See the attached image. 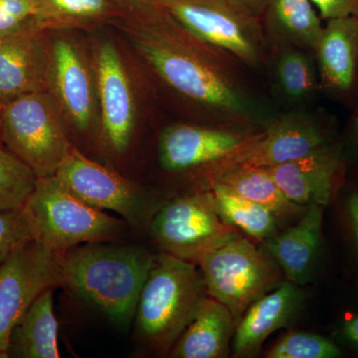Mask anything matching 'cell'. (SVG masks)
<instances>
[{"instance_id":"1","label":"cell","mask_w":358,"mask_h":358,"mask_svg":"<svg viewBox=\"0 0 358 358\" xmlns=\"http://www.w3.org/2000/svg\"><path fill=\"white\" fill-rule=\"evenodd\" d=\"M115 24L178 95L223 121L248 119L251 107L231 69L229 54L197 38L150 0L124 13Z\"/></svg>"},{"instance_id":"2","label":"cell","mask_w":358,"mask_h":358,"mask_svg":"<svg viewBox=\"0 0 358 358\" xmlns=\"http://www.w3.org/2000/svg\"><path fill=\"white\" fill-rule=\"evenodd\" d=\"M103 243L79 245L61 254L62 285L124 326L136 315L155 257L141 247Z\"/></svg>"},{"instance_id":"3","label":"cell","mask_w":358,"mask_h":358,"mask_svg":"<svg viewBox=\"0 0 358 358\" xmlns=\"http://www.w3.org/2000/svg\"><path fill=\"white\" fill-rule=\"evenodd\" d=\"M206 294L196 264L164 252L155 256L134 315L138 338L155 352H171Z\"/></svg>"},{"instance_id":"4","label":"cell","mask_w":358,"mask_h":358,"mask_svg":"<svg viewBox=\"0 0 358 358\" xmlns=\"http://www.w3.org/2000/svg\"><path fill=\"white\" fill-rule=\"evenodd\" d=\"M24 208L35 239L59 255L80 244L115 241L129 226L77 199L55 176L37 179Z\"/></svg>"},{"instance_id":"5","label":"cell","mask_w":358,"mask_h":358,"mask_svg":"<svg viewBox=\"0 0 358 358\" xmlns=\"http://www.w3.org/2000/svg\"><path fill=\"white\" fill-rule=\"evenodd\" d=\"M63 120L50 92L20 96L1 107L2 145L38 178L54 176L73 147Z\"/></svg>"},{"instance_id":"6","label":"cell","mask_w":358,"mask_h":358,"mask_svg":"<svg viewBox=\"0 0 358 358\" xmlns=\"http://www.w3.org/2000/svg\"><path fill=\"white\" fill-rule=\"evenodd\" d=\"M199 267L207 294L223 303L235 322L254 301L282 282L274 259L238 234L205 256Z\"/></svg>"},{"instance_id":"7","label":"cell","mask_w":358,"mask_h":358,"mask_svg":"<svg viewBox=\"0 0 358 358\" xmlns=\"http://www.w3.org/2000/svg\"><path fill=\"white\" fill-rule=\"evenodd\" d=\"M197 38L245 64L265 57L261 17L232 0H150Z\"/></svg>"},{"instance_id":"8","label":"cell","mask_w":358,"mask_h":358,"mask_svg":"<svg viewBox=\"0 0 358 358\" xmlns=\"http://www.w3.org/2000/svg\"><path fill=\"white\" fill-rule=\"evenodd\" d=\"M152 237L164 253L196 264L237 235L219 216L207 193L179 197L157 212Z\"/></svg>"},{"instance_id":"9","label":"cell","mask_w":358,"mask_h":358,"mask_svg":"<svg viewBox=\"0 0 358 358\" xmlns=\"http://www.w3.org/2000/svg\"><path fill=\"white\" fill-rule=\"evenodd\" d=\"M61 285L60 255L38 240L21 245L0 263V358H7L11 331L33 301Z\"/></svg>"},{"instance_id":"10","label":"cell","mask_w":358,"mask_h":358,"mask_svg":"<svg viewBox=\"0 0 358 358\" xmlns=\"http://www.w3.org/2000/svg\"><path fill=\"white\" fill-rule=\"evenodd\" d=\"M54 176L77 199L100 210L120 214L129 225L145 221L150 201L141 187L72 147Z\"/></svg>"},{"instance_id":"11","label":"cell","mask_w":358,"mask_h":358,"mask_svg":"<svg viewBox=\"0 0 358 358\" xmlns=\"http://www.w3.org/2000/svg\"><path fill=\"white\" fill-rule=\"evenodd\" d=\"M329 143L327 129L315 117L307 114L287 115L265 131L250 134L241 147L207 169H268L300 159Z\"/></svg>"},{"instance_id":"12","label":"cell","mask_w":358,"mask_h":358,"mask_svg":"<svg viewBox=\"0 0 358 358\" xmlns=\"http://www.w3.org/2000/svg\"><path fill=\"white\" fill-rule=\"evenodd\" d=\"M48 33L33 18L0 35V106L48 91Z\"/></svg>"},{"instance_id":"13","label":"cell","mask_w":358,"mask_h":358,"mask_svg":"<svg viewBox=\"0 0 358 358\" xmlns=\"http://www.w3.org/2000/svg\"><path fill=\"white\" fill-rule=\"evenodd\" d=\"M95 69L103 134L112 150L124 154L133 136L136 105L121 53L110 40L99 44Z\"/></svg>"},{"instance_id":"14","label":"cell","mask_w":358,"mask_h":358,"mask_svg":"<svg viewBox=\"0 0 358 358\" xmlns=\"http://www.w3.org/2000/svg\"><path fill=\"white\" fill-rule=\"evenodd\" d=\"M91 72L79 46L66 37L49 39V90L66 119L80 131L94 117Z\"/></svg>"},{"instance_id":"15","label":"cell","mask_w":358,"mask_h":358,"mask_svg":"<svg viewBox=\"0 0 358 358\" xmlns=\"http://www.w3.org/2000/svg\"><path fill=\"white\" fill-rule=\"evenodd\" d=\"M249 136L223 128L174 124L160 136V162L169 171L208 166L232 154Z\"/></svg>"},{"instance_id":"16","label":"cell","mask_w":358,"mask_h":358,"mask_svg":"<svg viewBox=\"0 0 358 358\" xmlns=\"http://www.w3.org/2000/svg\"><path fill=\"white\" fill-rule=\"evenodd\" d=\"M266 169L294 203L326 207L343 169V160L338 148L329 143L300 159Z\"/></svg>"},{"instance_id":"17","label":"cell","mask_w":358,"mask_h":358,"mask_svg":"<svg viewBox=\"0 0 358 358\" xmlns=\"http://www.w3.org/2000/svg\"><path fill=\"white\" fill-rule=\"evenodd\" d=\"M313 53L320 84L329 93L345 96L355 92L358 76V20H327Z\"/></svg>"},{"instance_id":"18","label":"cell","mask_w":358,"mask_h":358,"mask_svg":"<svg viewBox=\"0 0 358 358\" xmlns=\"http://www.w3.org/2000/svg\"><path fill=\"white\" fill-rule=\"evenodd\" d=\"M303 294L296 285L282 282L254 301L239 320L233 338L235 357H254L266 339L288 326L298 313Z\"/></svg>"},{"instance_id":"19","label":"cell","mask_w":358,"mask_h":358,"mask_svg":"<svg viewBox=\"0 0 358 358\" xmlns=\"http://www.w3.org/2000/svg\"><path fill=\"white\" fill-rule=\"evenodd\" d=\"M324 206L308 205L299 222L286 232L267 240L268 255L281 268L287 281L306 284L319 253Z\"/></svg>"},{"instance_id":"20","label":"cell","mask_w":358,"mask_h":358,"mask_svg":"<svg viewBox=\"0 0 358 358\" xmlns=\"http://www.w3.org/2000/svg\"><path fill=\"white\" fill-rule=\"evenodd\" d=\"M234 322L232 313L223 303L206 296L169 355L176 358L227 357Z\"/></svg>"},{"instance_id":"21","label":"cell","mask_w":358,"mask_h":358,"mask_svg":"<svg viewBox=\"0 0 358 358\" xmlns=\"http://www.w3.org/2000/svg\"><path fill=\"white\" fill-rule=\"evenodd\" d=\"M54 289L43 292L14 327L7 358H59L58 322L54 313Z\"/></svg>"},{"instance_id":"22","label":"cell","mask_w":358,"mask_h":358,"mask_svg":"<svg viewBox=\"0 0 358 358\" xmlns=\"http://www.w3.org/2000/svg\"><path fill=\"white\" fill-rule=\"evenodd\" d=\"M208 182H215L270 209L278 219L301 216L307 207L292 202L263 167L228 166L208 169Z\"/></svg>"},{"instance_id":"23","label":"cell","mask_w":358,"mask_h":358,"mask_svg":"<svg viewBox=\"0 0 358 358\" xmlns=\"http://www.w3.org/2000/svg\"><path fill=\"white\" fill-rule=\"evenodd\" d=\"M35 21L44 31L89 29L124 15L117 0H36Z\"/></svg>"},{"instance_id":"24","label":"cell","mask_w":358,"mask_h":358,"mask_svg":"<svg viewBox=\"0 0 358 358\" xmlns=\"http://www.w3.org/2000/svg\"><path fill=\"white\" fill-rule=\"evenodd\" d=\"M263 16L278 45L313 51L324 28L312 0H268Z\"/></svg>"},{"instance_id":"25","label":"cell","mask_w":358,"mask_h":358,"mask_svg":"<svg viewBox=\"0 0 358 358\" xmlns=\"http://www.w3.org/2000/svg\"><path fill=\"white\" fill-rule=\"evenodd\" d=\"M207 195L226 223L244 231L257 240L275 236L278 217L270 209L233 192L215 182H208Z\"/></svg>"},{"instance_id":"26","label":"cell","mask_w":358,"mask_h":358,"mask_svg":"<svg viewBox=\"0 0 358 358\" xmlns=\"http://www.w3.org/2000/svg\"><path fill=\"white\" fill-rule=\"evenodd\" d=\"M278 55V82L282 93L294 101H301L315 93L317 76L312 57L299 47L280 45Z\"/></svg>"},{"instance_id":"27","label":"cell","mask_w":358,"mask_h":358,"mask_svg":"<svg viewBox=\"0 0 358 358\" xmlns=\"http://www.w3.org/2000/svg\"><path fill=\"white\" fill-rule=\"evenodd\" d=\"M37 179L38 176L20 157L0 145V211L24 206Z\"/></svg>"},{"instance_id":"28","label":"cell","mask_w":358,"mask_h":358,"mask_svg":"<svg viewBox=\"0 0 358 358\" xmlns=\"http://www.w3.org/2000/svg\"><path fill=\"white\" fill-rule=\"evenodd\" d=\"M341 350L319 334L291 333L280 339L266 355L268 358H336Z\"/></svg>"},{"instance_id":"29","label":"cell","mask_w":358,"mask_h":358,"mask_svg":"<svg viewBox=\"0 0 358 358\" xmlns=\"http://www.w3.org/2000/svg\"><path fill=\"white\" fill-rule=\"evenodd\" d=\"M35 239L34 229L24 206L0 211V263L29 240Z\"/></svg>"},{"instance_id":"30","label":"cell","mask_w":358,"mask_h":358,"mask_svg":"<svg viewBox=\"0 0 358 358\" xmlns=\"http://www.w3.org/2000/svg\"><path fill=\"white\" fill-rule=\"evenodd\" d=\"M37 10L36 0H0V35L33 20Z\"/></svg>"},{"instance_id":"31","label":"cell","mask_w":358,"mask_h":358,"mask_svg":"<svg viewBox=\"0 0 358 358\" xmlns=\"http://www.w3.org/2000/svg\"><path fill=\"white\" fill-rule=\"evenodd\" d=\"M322 20L355 17L358 20V0H312Z\"/></svg>"},{"instance_id":"32","label":"cell","mask_w":358,"mask_h":358,"mask_svg":"<svg viewBox=\"0 0 358 358\" xmlns=\"http://www.w3.org/2000/svg\"><path fill=\"white\" fill-rule=\"evenodd\" d=\"M348 212L358 247V192L352 193L348 197Z\"/></svg>"},{"instance_id":"33","label":"cell","mask_w":358,"mask_h":358,"mask_svg":"<svg viewBox=\"0 0 358 358\" xmlns=\"http://www.w3.org/2000/svg\"><path fill=\"white\" fill-rule=\"evenodd\" d=\"M343 333L348 343L358 348V315L345 322Z\"/></svg>"},{"instance_id":"34","label":"cell","mask_w":358,"mask_h":358,"mask_svg":"<svg viewBox=\"0 0 358 358\" xmlns=\"http://www.w3.org/2000/svg\"><path fill=\"white\" fill-rule=\"evenodd\" d=\"M232 1L236 2L240 6L248 9L252 13L262 18L268 0H232Z\"/></svg>"},{"instance_id":"35","label":"cell","mask_w":358,"mask_h":358,"mask_svg":"<svg viewBox=\"0 0 358 358\" xmlns=\"http://www.w3.org/2000/svg\"><path fill=\"white\" fill-rule=\"evenodd\" d=\"M350 131H352V140L358 147V106L352 115V129Z\"/></svg>"},{"instance_id":"36","label":"cell","mask_w":358,"mask_h":358,"mask_svg":"<svg viewBox=\"0 0 358 358\" xmlns=\"http://www.w3.org/2000/svg\"><path fill=\"white\" fill-rule=\"evenodd\" d=\"M117 1L124 7V13H126L127 11L131 10L134 7L140 6V4L143 3L145 0H117Z\"/></svg>"},{"instance_id":"37","label":"cell","mask_w":358,"mask_h":358,"mask_svg":"<svg viewBox=\"0 0 358 358\" xmlns=\"http://www.w3.org/2000/svg\"><path fill=\"white\" fill-rule=\"evenodd\" d=\"M1 107H2V106H0V145H2V140H1V131H2Z\"/></svg>"}]
</instances>
